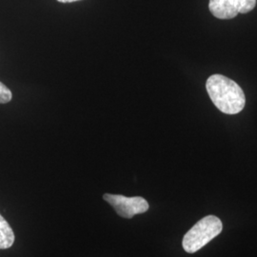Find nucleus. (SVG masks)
I'll return each mask as SVG.
<instances>
[{
	"label": "nucleus",
	"mask_w": 257,
	"mask_h": 257,
	"mask_svg": "<svg viewBox=\"0 0 257 257\" xmlns=\"http://www.w3.org/2000/svg\"><path fill=\"white\" fill-rule=\"evenodd\" d=\"M212 103L227 114H236L244 109L246 97L237 83L222 74H212L206 83Z\"/></svg>",
	"instance_id": "1"
},
{
	"label": "nucleus",
	"mask_w": 257,
	"mask_h": 257,
	"mask_svg": "<svg viewBox=\"0 0 257 257\" xmlns=\"http://www.w3.org/2000/svg\"><path fill=\"white\" fill-rule=\"evenodd\" d=\"M222 222L214 215H209L198 221L184 236L182 246L189 253H193L206 246L222 231Z\"/></svg>",
	"instance_id": "2"
},
{
	"label": "nucleus",
	"mask_w": 257,
	"mask_h": 257,
	"mask_svg": "<svg viewBox=\"0 0 257 257\" xmlns=\"http://www.w3.org/2000/svg\"><path fill=\"white\" fill-rule=\"evenodd\" d=\"M103 199L110 204L119 216L127 219L146 212L150 208L147 200L141 196L127 197L121 194L105 193Z\"/></svg>",
	"instance_id": "3"
},
{
	"label": "nucleus",
	"mask_w": 257,
	"mask_h": 257,
	"mask_svg": "<svg viewBox=\"0 0 257 257\" xmlns=\"http://www.w3.org/2000/svg\"><path fill=\"white\" fill-rule=\"evenodd\" d=\"M255 5L256 0H210L209 9L217 19H231L252 11Z\"/></svg>",
	"instance_id": "4"
},
{
	"label": "nucleus",
	"mask_w": 257,
	"mask_h": 257,
	"mask_svg": "<svg viewBox=\"0 0 257 257\" xmlns=\"http://www.w3.org/2000/svg\"><path fill=\"white\" fill-rule=\"evenodd\" d=\"M15 233L9 223L0 214V249L9 248L14 245Z\"/></svg>",
	"instance_id": "5"
},
{
	"label": "nucleus",
	"mask_w": 257,
	"mask_h": 257,
	"mask_svg": "<svg viewBox=\"0 0 257 257\" xmlns=\"http://www.w3.org/2000/svg\"><path fill=\"white\" fill-rule=\"evenodd\" d=\"M13 98V93L10 91L9 88L0 82V104L9 103Z\"/></svg>",
	"instance_id": "6"
},
{
	"label": "nucleus",
	"mask_w": 257,
	"mask_h": 257,
	"mask_svg": "<svg viewBox=\"0 0 257 257\" xmlns=\"http://www.w3.org/2000/svg\"><path fill=\"white\" fill-rule=\"evenodd\" d=\"M58 2L61 3H72V2H75V1H79V0H57Z\"/></svg>",
	"instance_id": "7"
}]
</instances>
